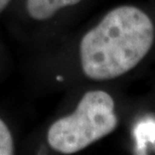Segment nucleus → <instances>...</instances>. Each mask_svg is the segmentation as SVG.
Returning a JSON list of instances; mask_svg holds the SVG:
<instances>
[{
    "instance_id": "3",
    "label": "nucleus",
    "mask_w": 155,
    "mask_h": 155,
    "mask_svg": "<svg viewBox=\"0 0 155 155\" xmlns=\"http://www.w3.org/2000/svg\"><path fill=\"white\" fill-rule=\"evenodd\" d=\"M81 0H27L26 7L33 19L45 20L61 8L78 4Z\"/></svg>"
},
{
    "instance_id": "6",
    "label": "nucleus",
    "mask_w": 155,
    "mask_h": 155,
    "mask_svg": "<svg viewBox=\"0 0 155 155\" xmlns=\"http://www.w3.org/2000/svg\"><path fill=\"white\" fill-rule=\"evenodd\" d=\"M9 2H10V0H0V12L4 10V8L7 6Z\"/></svg>"
},
{
    "instance_id": "4",
    "label": "nucleus",
    "mask_w": 155,
    "mask_h": 155,
    "mask_svg": "<svg viewBox=\"0 0 155 155\" xmlns=\"http://www.w3.org/2000/svg\"><path fill=\"white\" fill-rule=\"evenodd\" d=\"M137 141V151H145L148 144H155V121L146 120L139 123L134 131Z\"/></svg>"
},
{
    "instance_id": "1",
    "label": "nucleus",
    "mask_w": 155,
    "mask_h": 155,
    "mask_svg": "<svg viewBox=\"0 0 155 155\" xmlns=\"http://www.w3.org/2000/svg\"><path fill=\"white\" fill-rule=\"evenodd\" d=\"M153 41L154 26L149 16L135 6H119L82 38L84 73L96 81L122 76L143 60Z\"/></svg>"
},
{
    "instance_id": "5",
    "label": "nucleus",
    "mask_w": 155,
    "mask_h": 155,
    "mask_svg": "<svg viewBox=\"0 0 155 155\" xmlns=\"http://www.w3.org/2000/svg\"><path fill=\"white\" fill-rule=\"evenodd\" d=\"M13 153V140L11 133L5 123L0 119V155Z\"/></svg>"
},
{
    "instance_id": "2",
    "label": "nucleus",
    "mask_w": 155,
    "mask_h": 155,
    "mask_svg": "<svg viewBox=\"0 0 155 155\" xmlns=\"http://www.w3.org/2000/svg\"><path fill=\"white\" fill-rule=\"evenodd\" d=\"M112 97L103 91L84 95L73 114L61 118L48 132L52 149L64 154L83 150L113 132L118 124Z\"/></svg>"
}]
</instances>
